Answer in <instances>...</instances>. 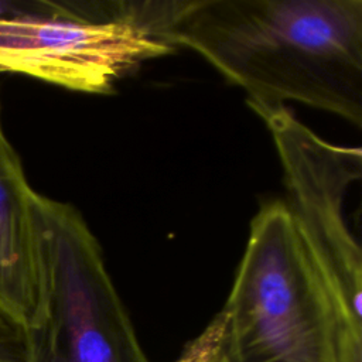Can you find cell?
Here are the masks:
<instances>
[{"instance_id":"8992f818","label":"cell","mask_w":362,"mask_h":362,"mask_svg":"<svg viewBox=\"0 0 362 362\" xmlns=\"http://www.w3.org/2000/svg\"><path fill=\"white\" fill-rule=\"evenodd\" d=\"M38 195L3 130L0 105V313L25 332L37 329L45 314Z\"/></svg>"},{"instance_id":"52a82bcc","label":"cell","mask_w":362,"mask_h":362,"mask_svg":"<svg viewBox=\"0 0 362 362\" xmlns=\"http://www.w3.org/2000/svg\"><path fill=\"white\" fill-rule=\"evenodd\" d=\"M222 335V318L218 313L206 328L192 341H189L180 358L174 362H214Z\"/></svg>"},{"instance_id":"5b68a950","label":"cell","mask_w":362,"mask_h":362,"mask_svg":"<svg viewBox=\"0 0 362 362\" xmlns=\"http://www.w3.org/2000/svg\"><path fill=\"white\" fill-rule=\"evenodd\" d=\"M259 116L281 163L284 204L337 305V362H362V250L344 211L351 184L362 177V151L325 141L287 106Z\"/></svg>"},{"instance_id":"277c9868","label":"cell","mask_w":362,"mask_h":362,"mask_svg":"<svg viewBox=\"0 0 362 362\" xmlns=\"http://www.w3.org/2000/svg\"><path fill=\"white\" fill-rule=\"evenodd\" d=\"M35 221L45 314L27 332L30 362H150L81 212L40 194Z\"/></svg>"},{"instance_id":"3957f363","label":"cell","mask_w":362,"mask_h":362,"mask_svg":"<svg viewBox=\"0 0 362 362\" xmlns=\"http://www.w3.org/2000/svg\"><path fill=\"white\" fill-rule=\"evenodd\" d=\"M171 1L0 0V72L109 93L146 61L175 51Z\"/></svg>"},{"instance_id":"6da1fadb","label":"cell","mask_w":362,"mask_h":362,"mask_svg":"<svg viewBox=\"0 0 362 362\" xmlns=\"http://www.w3.org/2000/svg\"><path fill=\"white\" fill-rule=\"evenodd\" d=\"M167 34L257 115L291 100L362 124V0H175Z\"/></svg>"},{"instance_id":"7a4b0ae2","label":"cell","mask_w":362,"mask_h":362,"mask_svg":"<svg viewBox=\"0 0 362 362\" xmlns=\"http://www.w3.org/2000/svg\"><path fill=\"white\" fill-rule=\"evenodd\" d=\"M219 314L214 362H337V305L283 201L252 219Z\"/></svg>"}]
</instances>
